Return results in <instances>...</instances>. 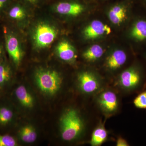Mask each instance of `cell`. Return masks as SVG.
<instances>
[{"instance_id": "obj_1", "label": "cell", "mask_w": 146, "mask_h": 146, "mask_svg": "<svg viewBox=\"0 0 146 146\" xmlns=\"http://www.w3.org/2000/svg\"><path fill=\"white\" fill-rule=\"evenodd\" d=\"M84 121L78 111L74 108L65 110L60 119L62 139L71 142L81 136L84 129Z\"/></svg>"}, {"instance_id": "obj_2", "label": "cell", "mask_w": 146, "mask_h": 146, "mask_svg": "<svg viewBox=\"0 0 146 146\" xmlns=\"http://www.w3.org/2000/svg\"><path fill=\"white\" fill-rule=\"evenodd\" d=\"M35 82L38 88L43 93L52 96L60 90L62 84L61 76L56 71L40 69L35 75Z\"/></svg>"}, {"instance_id": "obj_3", "label": "cell", "mask_w": 146, "mask_h": 146, "mask_svg": "<svg viewBox=\"0 0 146 146\" xmlns=\"http://www.w3.org/2000/svg\"><path fill=\"white\" fill-rule=\"evenodd\" d=\"M143 81L141 71L137 67H132L122 72L118 79L117 84L125 91L131 92L139 89Z\"/></svg>"}, {"instance_id": "obj_4", "label": "cell", "mask_w": 146, "mask_h": 146, "mask_svg": "<svg viewBox=\"0 0 146 146\" xmlns=\"http://www.w3.org/2000/svg\"><path fill=\"white\" fill-rule=\"evenodd\" d=\"M57 34L54 27L49 24H39L36 27L33 37L35 46L38 48H46L54 42Z\"/></svg>"}, {"instance_id": "obj_5", "label": "cell", "mask_w": 146, "mask_h": 146, "mask_svg": "<svg viewBox=\"0 0 146 146\" xmlns=\"http://www.w3.org/2000/svg\"><path fill=\"white\" fill-rule=\"evenodd\" d=\"M79 88L84 94L90 95L98 92L102 83L96 75L91 72H83L78 77Z\"/></svg>"}, {"instance_id": "obj_6", "label": "cell", "mask_w": 146, "mask_h": 146, "mask_svg": "<svg viewBox=\"0 0 146 146\" xmlns=\"http://www.w3.org/2000/svg\"><path fill=\"white\" fill-rule=\"evenodd\" d=\"M53 8L60 14L76 16L84 11L85 5L79 0H59L53 4Z\"/></svg>"}, {"instance_id": "obj_7", "label": "cell", "mask_w": 146, "mask_h": 146, "mask_svg": "<svg viewBox=\"0 0 146 146\" xmlns=\"http://www.w3.org/2000/svg\"><path fill=\"white\" fill-rule=\"evenodd\" d=\"M97 102L102 111L107 115L115 114L119 107L117 96L114 91L110 90L101 93L97 98Z\"/></svg>"}, {"instance_id": "obj_8", "label": "cell", "mask_w": 146, "mask_h": 146, "mask_svg": "<svg viewBox=\"0 0 146 146\" xmlns=\"http://www.w3.org/2000/svg\"><path fill=\"white\" fill-rule=\"evenodd\" d=\"M6 49L9 57L16 65H19L23 57V52L18 37L11 31L5 33Z\"/></svg>"}, {"instance_id": "obj_9", "label": "cell", "mask_w": 146, "mask_h": 146, "mask_svg": "<svg viewBox=\"0 0 146 146\" xmlns=\"http://www.w3.org/2000/svg\"><path fill=\"white\" fill-rule=\"evenodd\" d=\"M111 33L110 28L102 22L95 20L91 22L84 30V36L86 39H96L99 36L108 35Z\"/></svg>"}, {"instance_id": "obj_10", "label": "cell", "mask_w": 146, "mask_h": 146, "mask_svg": "<svg viewBox=\"0 0 146 146\" xmlns=\"http://www.w3.org/2000/svg\"><path fill=\"white\" fill-rule=\"evenodd\" d=\"M127 11V5L125 3H116L110 9L108 18L112 23L119 25L126 18Z\"/></svg>"}, {"instance_id": "obj_11", "label": "cell", "mask_w": 146, "mask_h": 146, "mask_svg": "<svg viewBox=\"0 0 146 146\" xmlns=\"http://www.w3.org/2000/svg\"><path fill=\"white\" fill-rule=\"evenodd\" d=\"M56 52L59 58L66 62H72L76 57L75 49L66 41H63L59 43L56 48Z\"/></svg>"}, {"instance_id": "obj_12", "label": "cell", "mask_w": 146, "mask_h": 146, "mask_svg": "<svg viewBox=\"0 0 146 146\" xmlns=\"http://www.w3.org/2000/svg\"><path fill=\"white\" fill-rule=\"evenodd\" d=\"M127 59L126 54L124 51L121 50H116L106 59V66L112 70H117L125 63Z\"/></svg>"}, {"instance_id": "obj_13", "label": "cell", "mask_w": 146, "mask_h": 146, "mask_svg": "<svg viewBox=\"0 0 146 146\" xmlns=\"http://www.w3.org/2000/svg\"><path fill=\"white\" fill-rule=\"evenodd\" d=\"M16 98L23 106L31 108L34 106V99L27 88L21 85L16 88L15 91Z\"/></svg>"}, {"instance_id": "obj_14", "label": "cell", "mask_w": 146, "mask_h": 146, "mask_svg": "<svg viewBox=\"0 0 146 146\" xmlns=\"http://www.w3.org/2000/svg\"><path fill=\"white\" fill-rule=\"evenodd\" d=\"M108 136L107 131L104 125L100 124L95 128L92 133L90 142L91 145H101L107 140Z\"/></svg>"}, {"instance_id": "obj_15", "label": "cell", "mask_w": 146, "mask_h": 146, "mask_svg": "<svg viewBox=\"0 0 146 146\" xmlns=\"http://www.w3.org/2000/svg\"><path fill=\"white\" fill-rule=\"evenodd\" d=\"M9 18L13 20H21L25 17V11L23 6L19 3H13L7 9Z\"/></svg>"}, {"instance_id": "obj_16", "label": "cell", "mask_w": 146, "mask_h": 146, "mask_svg": "<svg viewBox=\"0 0 146 146\" xmlns=\"http://www.w3.org/2000/svg\"><path fill=\"white\" fill-rule=\"evenodd\" d=\"M131 35L137 41L146 39V21H139L136 22L131 29Z\"/></svg>"}, {"instance_id": "obj_17", "label": "cell", "mask_w": 146, "mask_h": 146, "mask_svg": "<svg viewBox=\"0 0 146 146\" xmlns=\"http://www.w3.org/2000/svg\"><path fill=\"white\" fill-rule=\"evenodd\" d=\"M19 136L23 142L27 143H34L37 138V134L34 128L31 125L25 126L21 129Z\"/></svg>"}, {"instance_id": "obj_18", "label": "cell", "mask_w": 146, "mask_h": 146, "mask_svg": "<svg viewBox=\"0 0 146 146\" xmlns=\"http://www.w3.org/2000/svg\"><path fill=\"white\" fill-rule=\"evenodd\" d=\"M104 50L100 45L95 44L90 47L83 54L85 60L89 62H93L99 59L102 56Z\"/></svg>"}, {"instance_id": "obj_19", "label": "cell", "mask_w": 146, "mask_h": 146, "mask_svg": "<svg viewBox=\"0 0 146 146\" xmlns=\"http://www.w3.org/2000/svg\"><path fill=\"white\" fill-rule=\"evenodd\" d=\"M11 76L10 68L5 62L0 61V87H2L9 80Z\"/></svg>"}, {"instance_id": "obj_20", "label": "cell", "mask_w": 146, "mask_h": 146, "mask_svg": "<svg viewBox=\"0 0 146 146\" xmlns=\"http://www.w3.org/2000/svg\"><path fill=\"white\" fill-rule=\"evenodd\" d=\"M13 117V112L8 108L2 107L0 108V124L5 125L11 121Z\"/></svg>"}, {"instance_id": "obj_21", "label": "cell", "mask_w": 146, "mask_h": 146, "mask_svg": "<svg viewBox=\"0 0 146 146\" xmlns=\"http://www.w3.org/2000/svg\"><path fill=\"white\" fill-rule=\"evenodd\" d=\"M134 106L141 109H146V90L138 95L133 101Z\"/></svg>"}, {"instance_id": "obj_22", "label": "cell", "mask_w": 146, "mask_h": 146, "mask_svg": "<svg viewBox=\"0 0 146 146\" xmlns=\"http://www.w3.org/2000/svg\"><path fill=\"white\" fill-rule=\"evenodd\" d=\"M18 143L14 138L9 135L0 134V146H16Z\"/></svg>"}, {"instance_id": "obj_23", "label": "cell", "mask_w": 146, "mask_h": 146, "mask_svg": "<svg viewBox=\"0 0 146 146\" xmlns=\"http://www.w3.org/2000/svg\"><path fill=\"white\" fill-rule=\"evenodd\" d=\"M13 2V0H0V13L7 9Z\"/></svg>"}, {"instance_id": "obj_24", "label": "cell", "mask_w": 146, "mask_h": 146, "mask_svg": "<svg viewBox=\"0 0 146 146\" xmlns=\"http://www.w3.org/2000/svg\"><path fill=\"white\" fill-rule=\"evenodd\" d=\"M116 145L117 146H128L129 144L125 139L121 137H119L118 138L116 143Z\"/></svg>"}, {"instance_id": "obj_25", "label": "cell", "mask_w": 146, "mask_h": 146, "mask_svg": "<svg viewBox=\"0 0 146 146\" xmlns=\"http://www.w3.org/2000/svg\"><path fill=\"white\" fill-rule=\"evenodd\" d=\"M42 0H23L25 3H26L29 4L31 5H35L42 1Z\"/></svg>"}, {"instance_id": "obj_26", "label": "cell", "mask_w": 146, "mask_h": 146, "mask_svg": "<svg viewBox=\"0 0 146 146\" xmlns=\"http://www.w3.org/2000/svg\"><path fill=\"white\" fill-rule=\"evenodd\" d=\"M3 54V47L1 44L0 43V58H1Z\"/></svg>"}, {"instance_id": "obj_27", "label": "cell", "mask_w": 146, "mask_h": 146, "mask_svg": "<svg viewBox=\"0 0 146 146\" xmlns=\"http://www.w3.org/2000/svg\"><path fill=\"white\" fill-rule=\"evenodd\" d=\"M103 1H108V0H103Z\"/></svg>"}]
</instances>
